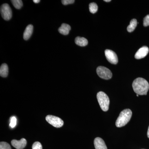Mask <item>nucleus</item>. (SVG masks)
Listing matches in <instances>:
<instances>
[{
    "label": "nucleus",
    "instance_id": "nucleus-24",
    "mask_svg": "<svg viewBox=\"0 0 149 149\" xmlns=\"http://www.w3.org/2000/svg\"><path fill=\"white\" fill-rule=\"evenodd\" d=\"M147 136H148V138L149 139V126L148 129V133H147Z\"/></svg>",
    "mask_w": 149,
    "mask_h": 149
},
{
    "label": "nucleus",
    "instance_id": "nucleus-18",
    "mask_svg": "<svg viewBox=\"0 0 149 149\" xmlns=\"http://www.w3.org/2000/svg\"><path fill=\"white\" fill-rule=\"evenodd\" d=\"M0 149H11L9 144L6 142H1L0 143Z\"/></svg>",
    "mask_w": 149,
    "mask_h": 149
},
{
    "label": "nucleus",
    "instance_id": "nucleus-9",
    "mask_svg": "<svg viewBox=\"0 0 149 149\" xmlns=\"http://www.w3.org/2000/svg\"><path fill=\"white\" fill-rule=\"evenodd\" d=\"M11 144L17 149H23L27 145V141L24 139H22L20 141L13 140L11 141Z\"/></svg>",
    "mask_w": 149,
    "mask_h": 149
},
{
    "label": "nucleus",
    "instance_id": "nucleus-1",
    "mask_svg": "<svg viewBox=\"0 0 149 149\" xmlns=\"http://www.w3.org/2000/svg\"><path fill=\"white\" fill-rule=\"evenodd\" d=\"M133 91L139 95H146L149 89L148 81L142 77H138L134 80L132 84Z\"/></svg>",
    "mask_w": 149,
    "mask_h": 149
},
{
    "label": "nucleus",
    "instance_id": "nucleus-2",
    "mask_svg": "<svg viewBox=\"0 0 149 149\" xmlns=\"http://www.w3.org/2000/svg\"><path fill=\"white\" fill-rule=\"evenodd\" d=\"M132 115V111L130 109H127L123 110L116 120V127L120 128L126 125L130 121Z\"/></svg>",
    "mask_w": 149,
    "mask_h": 149
},
{
    "label": "nucleus",
    "instance_id": "nucleus-25",
    "mask_svg": "<svg viewBox=\"0 0 149 149\" xmlns=\"http://www.w3.org/2000/svg\"><path fill=\"white\" fill-rule=\"evenodd\" d=\"M105 2H109L111 1V0H104Z\"/></svg>",
    "mask_w": 149,
    "mask_h": 149
},
{
    "label": "nucleus",
    "instance_id": "nucleus-26",
    "mask_svg": "<svg viewBox=\"0 0 149 149\" xmlns=\"http://www.w3.org/2000/svg\"><path fill=\"white\" fill-rule=\"evenodd\" d=\"M137 97H139V95H138V94H137Z\"/></svg>",
    "mask_w": 149,
    "mask_h": 149
},
{
    "label": "nucleus",
    "instance_id": "nucleus-8",
    "mask_svg": "<svg viewBox=\"0 0 149 149\" xmlns=\"http://www.w3.org/2000/svg\"><path fill=\"white\" fill-rule=\"evenodd\" d=\"M149 48L146 46H144L137 51L135 55V58L137 59L143 58L149 53Z\"/></svg>",
    "mask_w": 149,
    "mask_h": 149
},
{
    "label": "nucleus",
    "instance_id": "nucleus-12",
    "mask_svg": "<svg viewBox=\"0 0 149 149\" xmlns=\"http://www.w3.org/2000/svg\"><path fill=\"white\" fill-rule=\"evenodd\" d=\"M33 26L32 24H29L26 27L23 34V38L25 40H29L32 34Z\"/></svg>",
    "mask_w": 149,
    "mask_h": 149
},
{
    "label": "nucleus",
    "instance_id": "nucleus-20",
    "mask_svg": "<svg viewBox=\"0 0 149 149\" xmlns=\"http://www.w3.org/2000/svg\"><path fill=\"white\" fill-rule=\"evenodd\" d=\"M16 123L17 119L16 118L14 117V116L12 117L11 118L10 124V126L11 128H14L16 125Z\"/></svg>",
    "mask_w": 149,
    "mask_h": 149
},
{
    "label": "nucleus",
    "instance_id": "nucleus-10",
    "mask_svg": "<svg viewBox=\"0 0 149 149\" xmlns=\"http://www.w3.org/2000/svg\"><path fill=\"white\" fill-rule=\"evenodd\" d=\"M94 146L96 149H107L104 141L99 137L96 138L94 140Z\"/></svg>",
    "mask_w": 149,
    "mask_h": 149
},
{
    "label": "nucleus",
    "instance_id": "nucleus-5",
    "mask_svg": "<svg viewBox=\"0 0 149 149\" xmlns=\"http://www.w3.org/2000/svg\"><path fill=\"white\" fill-rule=\"evenodd\" d=\"M46 120L51 125L56 128H60L63 125V121L61 118L53 115H48L46 116Z\"/></svg>",
    "mask_w": 149,
    "mask_h": 149
},
{
    "label": "nucleus",
    "instance_id": "nucleus-7",
    "mask_svg": "<svg viewBox=\"0 0 149 149\" xmlns=\"http://www.w3.org/2000/svg\"><path fill=\"white\" fill-rule=\"evenodd\" d=\"M105 55L107 60L112 64H116L118 62L117 55L113 51L106 49L105 51Z\"/></svg>",
    "mask_w": 149,
    "mask_h": 149
},
{
    "label": "nucleus",
    "instance_id": "nucleus-22",
    "mask_svg": "<svg viewBox=\"0 0 149 149\" xmlns=\"http://www.w3.org/2000/svg\"><path fill=\"white\" fill-rule=\"evenodd\" d=\"M62 3L64 5L70 4L73 3L74 2V0H62L61 1Z\"/></svg>",
    "mask_w": 149,
    "mask_h": 149
},
{
    "label": "nucleus",
    "instance_id": "nucleus-14",
    "mask_svg": "<svg viewBox=\"0 0 149 149\" xmlns=\"http://www.w3.org/2000/svg\"><path fill=\"white\" fill-rule=\"evenodd\" d=\"M8 74V67L6 63L2 64L0 68V75L1 77H6Z\"/></svg>",
    "mask_w": 149,
    "mask_h": 149
},
{
    "label": "nucleus",
    "instance_id": "nucleus-17",
    "mask_svg": "<svg viewBox=\"0 0 149 149\" xmlns=\"http://www.w3.org/2000/svg\"><path fill=\"white\" fill-rule=\"evenodd\" d=\"M98 6L95 3H91L89 5V10L91 13L94 14L96 13L98 10Z\"/></svg>",
    "mask_w": 149,
    "mask_h": 149
},
{
    "label": "nucleus",
    "instance_id": "nucleus-3",
    "mask_svg": "<svg viewBox=\"0 0 149 149\" xmlns=\"http://www.w3.org/2000/svg\"><path fill=\"white\" fill-rule=\"evenodd\" d=\"M97 99L101 108L104 111H107L109 109V99L104 92H99L97 94Z\"/></svg>",
    "mask_w": 149,
    "mask_h": 149
},
{
    "label": "nucleus",
    "instance_id": "nucleus-6",
    "mask_svg": "<svg viewBox=\"0 0 149 149\" xmlns=\"http://www.w3.org/2000/svg\"><path fill=\"white\" fill-rule=\"evenodd\" d=\"M1 16L5 20L8 21L12 16V11L9 5L5 3L1 7Z\"/></svg>",
    "mask_w": 149,
    "mask_h": 149
},
{
    "label": "nucleus",
    "instance_id": "nucleus-21",
    "mask_svg": "<svg viewBox=\"0 0 149 149\" xmlns=\"http://www.w3.org/2000/svg\"><path fill=\"white\" fill-rule=\"evenodd\" d=\"M143 25L145 27L149 26V15L145 17L144 18Z\"/></svg>",
    "mask_w": 149,
    "mask_h": 149
},
{
    "label": "nucleus",
    "instance_id": "nucleus-13",
    "mask_svg": "<svg viewBox=\"0 0 149 149\" xmlns=\"http://www.w3.org/2000/svg\"><path fill=\"white\" fill-rule=\"evenodd\" d=\"M75 43L76 45L80 47H85L88 44V41L84 37H77L75 39Z\"/></svg>",
    "mask_w": 149,
    "mask_h": 149
},
{
    "label": "nucleus",
    "instance_id": "nucleus-19",
    "mask_svg": "<svg viewBox=\"0 0 149 149\" xmlns=\"http://www.w3.org/2000/svg\"><path fill=\"white\" fill-rule=\"evenodd\" d=\"M32 149H42V144L39 142H36L32 145Z\"/></svg>",
    "mask_w": 149,
    "mask_h": 149
},
{
    "label": "nucleus",
    "instance_id": "nucleus-16",
    "mask_svg": "<svg viewBox=\"0 0 149 149\" xmlns=\"http://www.w3.org/2000/svg\"><path fill=\"white\" fill-rule=\"evenodd\" d=\"M11 1L14 7L17 9L21 8L23 6V3L21 0H12Z\"/></svg>",
    "mask_w": 149,
    "mask_h": 149
},
{
    "label": "nucleus",
    "instance_id": "nucleus-23",
    "mask_svg": "<svg viewBox=\"0 0 149 149\" xmlns=\"http://www.w3.org/2000/svg\"><path fill=\"white\" fill-rule=\"evenodd\" d=\"M40 0H34L33 2L35 3H40Z\"/></svg>",
    "mask_w": 149,
    "mask_h": 149
},
{
    "label": "nucleus",
    "instance_id": "nucleus-15",
    "mask_svg": "<svg viewBox=\"0 0 149 149\" xmlns=\"http://www.w3.org/2000/svg\"><path fill=\"white\" fill-rule=\"evenodd\" d=\"M137 24L138 22L136 19H132L130 22V24L127 27V30L128 32H133L136 29Z\"/></svg>",
    "mask_w": 149,
    "mask_h": 149
},
{
    "label": "nucleus",
    "instance_id": "nucleus-11",
    "mask_svg": "<svg viewBox=\"0 0 149 149\" xmlns=\"http://www.w3.org/2000/svg\"><path fill=\"white\" fill-rule=\"evenodd\" d=\"M71 27L69 24L63 23L61 24V27L58 28L59 32L63 35H66L69 34Z\"/></svg>",
    "mask_w": 149,
    "mask_h": 149
},
{
    "label": "nucleus",
    "instance_id": "nucleus-4",
    "mask_svg": "<svg viewBox=\"0 0 149 149\" xmlns=\"http://www.w3.org/2000/svg\"><path fill=\"white\" fill-rule=\"evenodd\" d=\"M97 73L99 77L105 80H109L112 77V74L111 70L104 66L97 67Z\"/></svg>",
    "mask_w": 149,
    "mask_h": 149
}]
</instances>
